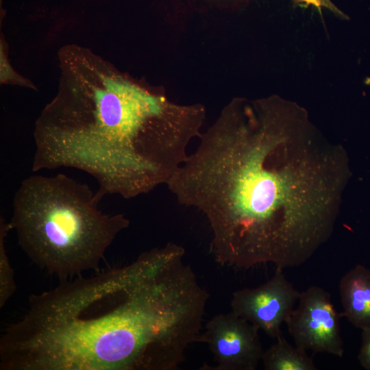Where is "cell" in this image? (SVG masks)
I'll return each instance as SVG.
<instances>
[{
	"label": "cell",
	"instance_id": "1",
	"mask_svg": "<svg viewBox=\"0 0 370 370\" xmlns=\"http://www.w3.org/2000/svg\"><path fill=\"white\" fill-rule=\"evenodd\" d=\"M168 181L206 217L215 260L234 269L308 261L332 236L351 173L344 148L297 104L236 99Z\"/></svg>",
	"mask_w": 370,
	"mask_h": 370
},
{
	"label": "cell",
	"instance_id": "2",
	"mask_svg": "<svg viewBox=\"0 0 370 370\" xmlns=\"http://www.w3.org/2000/svg\"><path fill=\"white\" fill-rule=\"evenodd\" d=\"M170 242L29 297L0 338L1 370H175L210 297Z\"/></svg>",
	"mask_w": 370,
	"mask_h": 370
},
{
	"label": "cell",
	"instance_id": "3",
	"mask_svg": "<svg viewBox=\"0 0 370 370\" xmlns=\"http://www.w3.org/2000/svg\"><path fill=\"white\" fill-rule=\"evenodd\" d=\"M58 57V91L36 121L32 171H83L100 199L166 184L201 134L204 107L170 101L89 49L64 46Z\"/></svg>",
	"mask_w": 370,
	"mask_h": 370
},
{
	"label": "cell",
	"instance_id": "4",
	"mask_svg": "<svg viewBox=\"0 0 370 370\" xmlns=\"http://www.w3.org/2000/svg\"><path fill=\"white\" fill-rule=\"evenodd\" d=\"M86 184L62 173L24 179L13 199L9 222L28 257L61 279L98 268L117 235L130 220L109 214Z\"/></svg>",
	"mask_w": 370,
	"mask_h": 370
},
{
	"label": "cell",
	"instance_id": "5",
	"mask_svg": "<svg viewBox=\"0 0 370 370\" xmlns=\"http://www.w3.org/2000/svg\"><path fill=\"white\" fill-rule=\"evenodd\" d=\"M341 317L331 295L320 286H310L300 293L297 306L285 323L295 345L341 358L345 349Z\"/></svg>",
	"mask_w": 370,
	"mask_h": 370
},
{
	"label": "cell",
	"instance_id": "6",
	"mask_svg": "<svg viewBox=\"0 0 370 370\" xmlns=\"http://www.w3.org/2000/svg\"><path fill=\"white\" fill-rule=\"evenodd\" d=\"M197 343L208 345L215 362L201 369L255 370L264 352L259 329L232 311L209 319Z\"/></svg>",
	"mask_w": 370,
	"mask_h": 370
},
{
	"label": "cell",
	"instance_id": "7",
	"mask_svg": "<svg viewBox=\"0 0 370 370\" xmlns=\"http://www.w3.org/2000/svg\"><path fill=\"white\" fill-rule=\"evenodd\" d=\"M299 295L282 269L277 268L274 275L260 286L234 291L230 306L232 312L276 338L282 334L281 327L295 308Z\"/></svg>",
	"mask_w": 370,
	"mask_h": 370
},
{
	"label": "cell",
	"instance_id": "8",
	"mask_svg": "<svg viewBox=\"0 0 370 370\" xmlns=\"http://www.w3.org/2000/svg\"><path fill=\"white\" fill-rule=\"evenodd\" d=\"M341 317L361 330L370 328V269L357 264L339 282Z\"/></svg>",
	"mask_w": 370,
	"mask_h": 370
},
{
	"label": "cell",
	"instance_id": "9",
	"mask_svg": "<svg viewBox=\"0 0 370 370\" xmlns=\"http://www.w3.org/2000/svg\"><path fill=\"white\" fill-rule=\"evenodd\" d=\"M261 362L265 370H316L313 359L306 350L291 345L282 334L264 351Z\"/></svg>",
	"mask_w": 370,
	"mask_h": 370
},
{
	"label": "cell",
	"instance_id": "10",
	"mask_svg": "<svg viewBox=\"0 0 370 370\" xmlns=\"http://www.w3.org/2000/svg\"><path fill=\"white\" fill-rule=\"evenodd\" d=\"M12 230L9 223L0 220V308H3L16 291L14 270L11 267L5 246V238Z\"/></svg>",
	"mask_w": 370,
	"mask_h": 370
},
{
	"label": "cell",
	"instance_id": "11",
	"mask_svg": "<svg viewBox=\"0 0 370 370\" xmlns=\"http://www.w3.org/2000/svg\"><path fill=\"white\" fill-rule=\"evenodd\" d=\"M8 46L1 36L0 42V81L1 84H11L35 89L34 85L27 79L18 74L11 66L8 56Z\"/></svg>",
	"mask_w": 370,
	"mask_h": 370
},
{
	"label": "cell",
	"instance_id": "12",
	"mask_svg": "<svg viewBox=\"0 0 370 370\" xmlns=\"http://www.w3.org/2000/svg\"><path fill=\"white\" fill-rule=\"evenodd\" d=\"M358 360L364 369L370 370V328L362 330V341Z\"/></svg>",
	"mask_w": 370,
	"mask_h": 370
},
{
	"label": "cell",
	"instance_id": "13",
	"mask_svg": "<svg viewBox=\"0 0 370 370\" xmlns=\"http://www.w3.org/2000/svg\"><path fill=\"white\" fill-rule=\"evenodd\" d=\"M295 1L296 3L312 4L318 8L325 7L341 14V12L331 3L330 0H295Z\"/></svg>",
	"mask_w": 370,
	"mask_h": 370
}]
</instances>
